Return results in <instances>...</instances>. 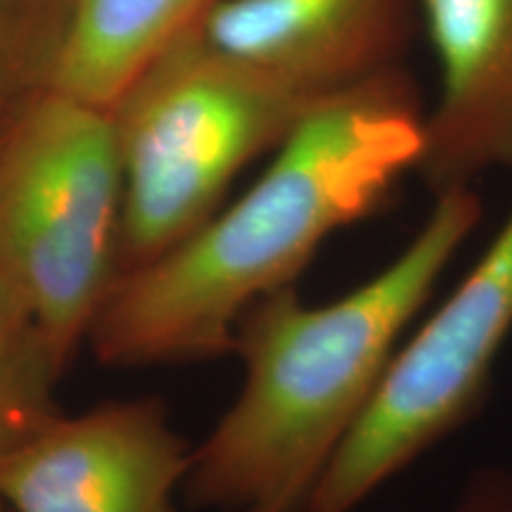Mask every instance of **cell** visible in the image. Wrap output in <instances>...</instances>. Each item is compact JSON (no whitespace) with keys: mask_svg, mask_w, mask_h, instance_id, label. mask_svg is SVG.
<instances>
[{"mask_svg":"<svg viewBox=\"0 0 512 512\" xmlns=\"http://www.w3.org/2000/svg\"><path fill=\"white\" fill-rule=\"evenodd\" d=\"M425 114L406 67L313 105L245 195L121 275L88 335L100 361L143 368L230 354L249 306L294 285L330 235L377 214L418 169Z\"/></svg>","mask_w":512,"mask_h":512,"instance_id":"cell-1","label":"cell"},{"mask_svg":"<svg viewBox=\"0 0 512 512\" xmlns=\"http://www.w3.org/2000/svg\"><path fill=\"white\" fill-rule=\"evenodd\" d=\"M479 221L475 188L441 192L408 247L344 297L309 304L290 285L249 306L233 342L242 387L192 448L183 496L223 512H304Z\"/></svg>","mask_w":512,"mask_h":512,"instance_id":"cell-2","label":"cell"},{"mask_svg":"<svg viewBox=\"0 0 512 512\" xmlns=\"http://www.w3.org/2000/svg\"><path fill=\"white\" fill-rule=\"evenodd\" d=\"M320 100L185 38L171 41L110 107L124 181L121 275L202 228L240 171Z\"/></svg>","mask_w":512,"mask_h":512,"instance_id":"cell-3","label":"cell"},{"mask_svg":"<svg viewBox=\"0 0 512 512\" xmlns=\"http://www.w3.org/2000/svg\"><path fill=\"white\" fill-rule=\"evenodd\" d=\"M124 181L110 107L41 91L0 136V273L69 366L121 278Z\"/></svg>","mask_w":512,"mask_h":512,"instance_id":"cell-4","label":"cell"},{"mask_svg":"<svg viewBox=\"0 0 512 512\" xmlns=\"http://www.w3.org/2000/svg\"><path fill=\"white\" fill-rule=\"evenodd\" d=\"M512 335V211L411 337L313 486L304 512H354L475 418Z\"/></svg>","mask_w":512,"mask_h":512,"instance_id":"cell-5","label":"cell"},{"mask_svg":"<svg viewBox=\"0 0 512 512\" xmlns=\"http://www.w3.org/2000/svg\"><path fill=\"white\" fill-rule=\"evenodd\" d=\"M192 448L159 399L55 415L0 458L10 512H181Z\"/></svg>","mask_w":512,"mask_h":512,"instance_id":"cell-6","label":"cell"},{"mask_svg":"<svg viewBox=\"0 0 512 512\" xmlns=\"http://www.w3.org/2000/svg\"><path fill=\"white\" fill-rule=\"evenodd\" d=\"M418 22L420 0H223L178 38L328 98L403 67Z\"/></svg>","mask_w":512,"mask_h":512,"instance_id":"cell-7","label":"cell"},{"mask_svg":"<svg viewBox=\"0 0 512 512\" xmlns=\"http://www.w3.org/2000/svg\"><path fill=\"white\" fill-rule=\"evenodd\" d=\"M439 64L418 174L434 195L512 166V0H420Z\"/></svg>","mask_w":512,"mask_h":512,"instance_id":"cell-8","label":"cell"},{"mask_svg":"<svg viewBox=\"0 0 512 512\" xmlns=\"http://www.w3.org/2000/svg\"><path fill=\"white\" fill-rule=\"evenodd\" d=\"M223 0H74L53 91L112 107L174 38Z\"/></svg>","mask_w":512,"mask_h":512,"instance_id":"cell-9","label":"cell"},{"mask_svg":"<svg viewBox=\"0 0 512 512\" xmlns=\"http://www.w3.org/2000/svg\"><path fill=\"white\" fill-rule=\"evenodd\" d=\"M64 368L29 306L0 273V458L57 413L55 389Z\"/></svg>","mask_w":512,"mask_h":512,"instance_id":"cell-10","label":"cell"},{"mask_svg":"<svg viewBox=\"0 0 512 512\" xmlns=\"http://www.w3.org/2000/svg\"><path fill=\"white\" fill-rule=\"evenodd\" d=\"M72 10L74 0H0V102L48 91Z\"/></svg>","mask_w":512,"mask_h":512,"instance_id":"cell-11","label":"cell"},{"mask_svg":"<svg viewBox=\"0 0 512 512\" xmlns=\"http://www.w3.org/2000/svg\"><path fill=\"white\" fill-rule=\"evenodd\" d=\"M453 512H512L508 470H482L467 482Z\"/></svg>","mask_w":512,"mask_h":512,"instance_id":"cell-12","label":"cell"},{"mask_svg":"<svg viewBox=\"0 0 512 512\" xmlns=\"http://www.w3.org/2000/svg\"><path fill=\"white\" fill-rule=\"evenodd\" d=\"M10 110H12V105H8V102H0V136H3V128H5V124H8Z\"/></svg>","mask_w":512,"mask_h":512,"instance_id":"cell-13","label":"cell"},{"mask_svg":"<svg viewBox=\"0 0 512 512\" xmlns=\"http://www.w3.org/2000/svg\"><path fill=\"white\" fill-rule=\"evenodd\" d=\"M0 512H10V508L3 501H0Z\"/></svg>","mask_w":512,"mask_h":512,"instance_id":"cell-14","label":"cell"},{"mask_svg":"<svg viewBox=\"0 0 512 512\" xmlns=\"http://www.w3.org/2000/svg\"><path fill=\"white\" fill-rule=\"evenodd\" d=\"M508 475H510V484H512V470H508Z\"/></svg>","mask_w":512,"mask_h":512,"instance_id":"cell-15","label":"cell"}]
</instances>
